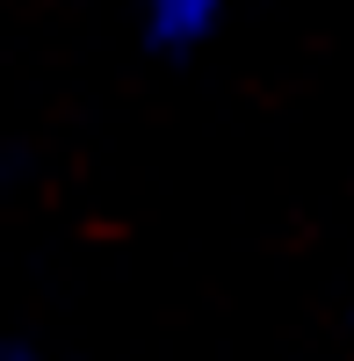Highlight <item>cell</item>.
<instances>
[{
    "label": "cell",
    "instance_id": "1",
    "mask_svg": "<svg viewBox=\"0 0 354 361\" xmlns=\"http://www.w3.org/2000/svg\"><path fill=\"white\" fill-rule=\"evenodd\" d=\"M217 15H224V0H145V37L159 51H195V44H210Z\"/></svg>",
    "mask_w": 354,
    "mask_h": 361
},
{
    "label": "cell",
    "instance_id": "2",
    "mask_svg": "<svg viewBox=\"0 0 354 361\" xmlns=\"http://www.w3.org/2000/svg\"><path fill=\"white\" fill-rule=\"evenodd\" d=\"M0 361H22V354H0Z\"/></svg>",
    "mask_w": 354,
    "mask_h": 361
}]
</instances>
